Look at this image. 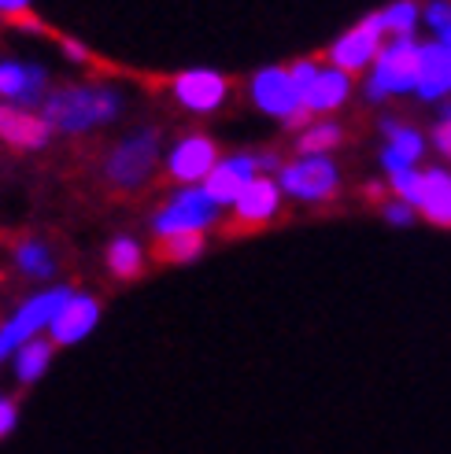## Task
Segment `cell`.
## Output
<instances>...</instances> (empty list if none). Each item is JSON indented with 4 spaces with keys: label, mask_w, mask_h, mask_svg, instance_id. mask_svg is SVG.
Segmentation results:
<instances>
[{
    "label": "cell",
    "mask_w": 451,
    "mask_h": 454,
    "mask_svg": "<svg viewBox=\"0 0 451 454\" xmlns=\"http://www.w3.org/2000/svg\"><path fill=\"white\" fill-rule=\"evenodd\" d=\"M37 111L52 126V133L78 137V133L115 122L123 111V93L111 85H63V89H52Z\"/></svg>",
    "instance_id": "1"
},
{
    "label": "cell",
    "mask_w": 451,
    "mask_h": 454,
    "mask_svg": "<svg viewBox=\"0 0 451 454\" xmlns=\"http://www.w3.org/2000/svg\"><path fill=\"white\" fill-rule=\"evenodd\" d=\"M71 296H75V288L56 285V288L37 292V296H30V300H22L12 310L8 322H0V362H8L22 344H30V340H37V333L49 329L56 322L59 307Z\"/></svg>",
    "instance_id": "2"
},
{
    "label": "cell",
    "mask_w": 451,
    "mask_h": 454,
    "mask_svg": "<svg viewBox=\"0 0 451 454\" xmlns=\"http://www.w3.org/2000/svg\"><path fill=\"white\" fill-rule=\"evenodd\" d=\"M155 163H160V133L138 129V133H130V137H123L104 159V181L123 192L141 189L152 177Z\"/></svg>",
    "instance_id": "3"
},
{
    "label": "cell",
    "mask_w": 451,
    "mask_h": 454,
    "mask_svg": "<svg viewBox=\"0 0 451 454\" xmlns=\"http://www.w3.org/2000/svg\"><path fill=\"white\" fill-rule=\"evenodd\" d=\"M418 67H422V44L407 41H392L389 49H381L374 59V78H370V100H381L389 93H407L418 89Z\"/></svg>",
    "instance_id": "4"
},
{
    "label": "cell",
    "mask_w": 451,
    "mask_h": 454,
    "mask_svg": "<svg viewBox=\"0 0 451 454\" xmlns=\"http://www.w3.org/2000/svg\"><path fill=\"white\" fill-rule=\"evenodd\" d=\"M218 218V203L204 192V185H189L178 192L167 207L152 218L155 237H178V233H204L208 225Z\"/></svg>",
    "instance_id": "5"
},
{
    "label": "cell",
    "mask_w": 451,
    "mask_h": 454,
    "mask_svg": "<svg viewBox=\"0 0 451 454\" xmlns=\"http://www.w3.org/2000/svg\"><path fill=\"white\" fill-rule=\"evenodd\" d=\"M49 97V71L41 63L0 59V104L37 111Z\"/></svg>",
    "instance_id": "6"
},
{
    "label": "cell",
    "mask_w": 451,
    "mask_h": 454,
    "mask_svg": "<svg viewBox=\"0 0 451 454\" xmlns=\"http://www.w3.org/2000/svg\"><path fill=\"white\" fill-rule=\"evenodd\" d=\"M381 34H385V22H381V15H370L363 19L352 34H344L341 41L329 49V59L336 71L344 74H355V71H367V63L377 59V44H381Z\"/></svg>",
    "instance_id": "7"
},
{
    "label": "cell",
    "mask_w": 451,
    "mask_h": 454,
    "mask_svg": "<svg viewBox=\"0 0 451 454\" xmlns=\"http://www.w3.org/2000/svg\"><path fill=\"white\" fill-rule=\"evenodd\" d=\"M52 141V126L41 119V111L0 104V145L15 152H41Z\"/></svg>",
    "instance_id": "8"
},
{
    "label": "cell",
    "mask_w": 451,
    "mask_h": 454,
    "mask_svg": "<svg viewBox=\"0 0 451 454\" xmlns=\"http://www.w3.org/2000/svg\"><path fill=\"white\" fill-rule=\"evenodd\" d=\"M336 167L322 155H311L304 163L281 167V189L297 200H329L336 192Z\"/></svg>",
    "instance_id": "9"
},
{
    "label": "cell",
    "mask_w": 451,
    "mask_h": 454,
    "mask_svg": "<svg viewBox=\"0 0 451 454\" xmlns=\"http://www.w3.org/2000/svg\"><path fill=\"white\" fill-rule=\"evenodd\" d=\"M218 167V148L211 137H200V133H193V137H182L174 145L170 159H167V174L174 181H182V185H196V181H208V174Z\"/></svg>",
    "instance_id": "10"
},
{
    "label": "cell",
    "mask_w": 451,
    "mask_h": 454,
    "mask_svg": "<svg viewBox=\"0 0 451 454\" xmlns=\"http://www.w3.org/2000/svg\"><path fill=\"white\" fill-rule=\"evenodd\" d=\"M252 100L266 111V115H278L285 122L304 107V93L297 89V82H292V74L281 71V67H270V71H259L252 78Z\"/></svg>",
    "instance_id": "11"
},
{
    "label": "cell",
    "mask_w": 451,
    "mask_h": 454,
    "mask_svg": "<svg viewBox=\"0 0 451 454\" xmlns=\"http://www.w3.org/2000/svg\"><path fill=\"white\" fill-rule=\"evenodd\" d=\"M97 322H100L97 296H89V292H75V296L59 307L56 322L49 325V340L56 348H71V344H78V340H85L89 333H93Z\"/></svg>",
    "instance_id": "12"
},
{
    "label": "cell",
    "mask_w": 451,
    "mask_h": 454,
    "mask_svg": "<svg viewBox=\"0 0 451 454\" xmlns=\"http://www.w3.org/2000/svg\"><path fill=\"white\" fill-rule=\"evenodd\" d=\"M259 177V167H256V159H248V155H237V159H222V163L208 174L204 181V192L218 203V207H226V203H237L241 192L252 185V181Z\"/></svg>",
    "instance_id": "13"
},
{
    "label": "cell",
    "mask_w": 451,
    "mask_h": 454,
    "mask_svg": "<svg viewBox=\"0 0 451 454\" xmlns=\"http://www.w3.org/2000/svg\"><path fill=\"white\" fill-rule=\"evenodd\" d=\"M226 93H230V82L215 71H186L174 78V97L189 111H215Z\"/></svg>",
    "instance_id": "14"
},
{
    "label": "cell",
    "mask_w": 451,
    "mask_h": 454,
    "mask_svg": "<svg viewBox=\"0 0 451 454\" xmlns=\"http://www.w3.org/2000/svg\"><path fill=\"white\" fill-rule=\"evenodd\" d=\"M278 203H281L278 181L256 177L252 185L241 192V200L233 203V211H237V222H241V225H263L266 218H274V215H278Z\"/></svg>",
    "instance_id": "15"
},
{
    "label": "cell",
    "mask_w": 451,
    "mask_h": 454,
    "mask_svg": "<svg viewBox=\"0 0 451 454\" xmlns=\"http://www.w3.org/2000/svg\"><path fill=\"white\" fill-rule=\"evenodd\" d=\"M352 93V74L336 71V67H329V71H319V78H314L307 89H304V107L311 111V115H322V111H336Z\"/></svg>",
    "instance_id": "16"
},
{
    "label": "cell",
    "mask_w": 451,
    "mask_h": 454,
    "mask_svg": "<svg viewBox=\"0 0 451 454\" xmlns=\"http://www.w3.org/2000/svg\"><path fill=\"white\" fill-rule=\"evenodd\" d=\"M451 89V49L444 44H422V67H418V93L425 100H437Z\"/></svg>",
    "instance_id": "17"
},
{
    "label": "cell",
    "mask_w": 451,
    "mask_h": 454,
    "mask_svg": "<svg viewBox=\"0 0 451 454\" xmlns=\"http://www.w3.org/2000/svg\"><path fill=\"white\" fill-rule=\"evenodd\" d=\"M415 207L430 218L433 225H451V174L444 170H430L422 174V192H418V203Z\"/></svg>",
    "instance_id": "18"
},
{
    "label": "cell",
    "mask_w": 451,
    "mask_h": 454,
    "mask_svg": "<svg viewBox=\"0 0 451 454\" xmlns=\"http://www.w3.org/2000/svg\"><path fill=\"white\" fill-rule=\"evenodd\" d=\"M12 262L22 278H30V281H49L56 274V255H52V247L44 244V240H19L12 247Z\"/></svg>",
    "instance_id": "19"
},
{
    "label": "cell",
    "mask_w": 451,
    "mask_h": 454,
    "mask_svg": "<svg viewBox=\"0 0 451 454\" xmlns=\"http://www.w3.org/2000/svg\"><path fill=\"white\" fill-rule=\"evenodd\" d=\"M385 133H389V148H385V170L389 174H403V170H415L418 155H422V137L407 126H396V122H385Z\"/></svg>",
    "instance_id": "20"
},
{
    "label": "cell",
    "mask_w": 451,
    "mask_h": 454,
    "mask_svg": "<svg viewBox=\"0 0 451 454\" xmlns=\"http://www.w3.org/2000/svg\"><path fill=\"white\" fill-rule=\"evenodd\" d=\"M52 351L56 344L52 340H30V344H22L12 362H15V380L19 384H34L44 377V370H49V362H52Z\"/></svg>",
    "instance_id": "21"
},
{
    "label": "cell",
    "mask_w": 451,
    "mask_h": 454,
    "mask_svg": "<svg viewBox=\"0 0 451 454\" xmlns=\"http://www.w3.org/2000/svg\"><path fill=\"white\" fill-rule=\"evenodd\" d=\"M107 270L115 274L119 281H133L145 270V252L133 237H115L107 244Z\"/></svg>",
    "instance_id": "22"
},
{
    "label": "cell",
    "mask_w": 451,
    "mask_h": 454,
    "mask_svg": "<svg viewBox=\"0 0 451 454\" xmlns=\"http://www.w3.org/2000/svg\"><path fill=\"white\" fill-rule=\"evenodd\" d=\"M204 252V233H178V237H155V259L160 262H189Z\"/></svg>",
    "instance_id": "23"
},
{
    "label": "cell",
    "mask_w": 451,
    "mask_h": 454,
    "mask_svg": "<svg viewBox=\"0 0 451 454\" xmlns=\"http://www.w3.org/2000/svg\"><path fill=\"white\" fill-rule=\"evenodd\" d=\"M381 22H385V34H392L396 41H407L418 22V4L415 0H396L389 12H381Z\"/></svg>",
    "instance_id": "24"
},
{
    "label": "cell",
    "mask_w": 451,
    "mask_h": 454,
    "mask_svg": "<svg viewBox=\"0 0 451 454\" xmlns=\"http://www.w3.org/2000/svg\"><path fill=\"white\" fill-rule=\"evenodd\" d=\"M341 145V129H336L333 122H319V126H307V133L300 137V152L304 155H322L329 148Z\"/></svg>",
    "instance_id": "25"
},
{
    "label": "cell",
    "mask_w": 451,
    "mask_h": 454,
    "mask_svg": "<svg viewBox=\"0 0 451 454\" xmlns=\"http://www.w3.org/2000/svg\"><path fill=\"white\" fill-rule=\"evenodd\" d=\"M289 74H292V82H297V89L304 93V89H307L314 78H319V67H314L311 59H300V63H292V67H289Z\"/></svg>",
    "instance_id": "26"
},
{
    "label": "cell",
    "mask_w": 451,
    "mask_h": 454,
    "mask_svg": "<svg viewBox=\"0 0 451 454\" xmlns=\"http://www.w3.org/2000/svg\"><path fill=\"white\" fill-rule=\"evenodd\" d=\"M15 421H19V406H15V399L0 395V440H4V436L12 433Z\"/></svg>",
    "instance_id": "27"
},
{
    "label": "cell",
    "mask_w": 451,
    "mask_h": 454,
    "mask_svg": "<svg viewBox=\"0 0 451 454\" xmlns=\"http://www.w3.org/2000/svg\"><path fill=\"white\" fill-rule=\"evenodd\" d=\"M425 19H430V27L440 34L451 22V4H447V0H437V4H430V12H425Z\"/></svg>",
    "instance_id": "28"
},
{
    "label": "cell",
    "mask_w": 451,
    "mask_h": 454,
    "mask_svg": "<svg viewBox=\"0 0 451 454\" xmlns=\"http://www.w3.org/2000/svg\"><path fill=\"white\" fill-rule=\"evenodd\" d=\"M59 49H63V56L71 59V63H89L85 44H78V41H71V37H63V41H59Z\"/></svg>",
    "instance_id": "29"
},
{
    "label": "cell",
    "mask_w": 451,
    "mask_h": 454,
    "mask_svg": "<svg viewBox=\"0 0 451 454\" xmlns=\"http://www.w3.org/2000/svg\"><path fill=\"white\" fill-rule=\"evenodd\" d=\"M34 0H0V15H8V19H19V15H27L30 12Z\"/></svg>",
    "instance_id": "30"
},
{
    "label": "cell",
    "mask_w": 451,
    "mask_h": 454,
    "mask_svg": "<svg viewBox=\"0 0 451 454\" xmlns=\"http://www.w3.org/2000/svg\"><path fill=\"white\" fill-rule=\"evenodd\" d=\"M433 141H437V148L451 159V119H444V122L433 129Z\"/></svg>",
    "instance_id": "31"
},
{
    "label": "cell",
    "mask_w": 451,
    "mask_h": 454,
    "mask_svg": "<svg viewBox=\"0 0 451 454\" xmlns=\"http://www.w3.org/2000/svg\"><path fill=\"white\" fill-rule=\"evenodd\" d=\"M385 215H389V222H396V225H407L411 222V207H407V203H389V207H385Z\"/></svg>",
    "instance_id": "32"
},
{
    "label": "cell",
    "mask_w": 451,
    "mask_h": 454,
    "mask_svg": "<svg viewBox=\"0 0 451 454\" xmlns=\"http://www.w3.org/2000/svg\"><path fill=\"white\" fill-rule=\"evenodd\" d=\"M440 44H444V49H451V22H447V27L440 30Z\"/></svg>",
    "instance_id": "33"
}]
</instances>
